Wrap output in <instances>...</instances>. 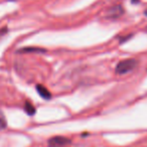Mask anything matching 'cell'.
I'll list each match as a JSON object with an SVG mask.
<instances>
[{
  "instance_id": "cell-1",
  "label": "cell",
  "mask_w": 147,
  "mask_h": 147,
  "mask_svg": "<svg viewBox=\"0 0 147 147\" xmlns=\"http://www.w3.org/2000/svg\"><path fill=\"white\" fill-rule=\"evenodd\" d=\"M137 61L134 59H123V61H119L116 65V73L118 75H125V74L130 73L131 71L136 67L137 65Z\"/></svg>"
},
{
  "instance_id": "cell-2",
  "label": "cell",
  "mask_w": 147,
  "mask_h": 147,
  "mask_svg": "<svg viewBox=\"0 0 147 147\" xmlns=\"http://www.w3.org/2000/svg\"><path fill=\"white\" fill-rule=\"evenodd\" d=\"M71 144V140L63 136H55L49 139V147H67Z\"/></svg>"
},
{
  "instance_id": "cell-3",
  "label": "cell",
  "mask_w": 147,
  "mask_h": 147,
  "mask_svg": "<svg viewBox=\"0 0 147 147\" xmlns=\"http://www.w3.org/2000/svg\"><path fill=\"white\" fill-rule=\"evenodd\" d=\"M36 90H37V92H38L39 96H40L41 98L45 99V100H49V99H51V92H49V91L47 90L45 87L41 86V85H37Z\"/></svg>"
},
{
  "instance_id": "cell-4",
  "label": "cell",
  "mask_w": 147,
  "mask_h": 147,
  "mask_svg": "<svg viewBox=\"0 0 147 147\" xmlns=\"http://www.w3.org/2000/svg\"><path fill=\"white\" fill-rule=\"evenodd\" d=\"M122 13H123V9L121 8V6H115L109 11V15H110V17H112V18L119 17Z\"/></svg>"
},
{
  "instance_id": "cell-5",
  "label": "cell",
  "mask_w": 147,
  "mask_h": 147,
  "mask_svg": "<svg viewBox=\"0 0 147 147\" xmlns=\"http://www.w3.org/2000/svg\"><path fill=\"white\" fill-rule=\"evenodd\" d=\"M24 110L26 111V113L30 116L34 115L35 113V108L33 107V105L29 102H25V105H24Z\"/></svg>"
},
{
  "instance_id": "cell-6",
  "label": "cell",
  "mask_w": 147,
  "mask_h": 147,
  "mask_svg": "<svg viewBox=\"0 0 147 147\" xmlns=\"http://www.w3.org/2000/svg\"><path fill=\"white\" fill-rule=\"evenodd\" d=\"M6 126H7L6 119H5V117H4V114L0 110V129H4Z\"/></svg>"
},
{
  "instance_id": "cell-7",
  "label": "cell",
  "mask_w": 147,
  "mask_h": 147,
  "mask_svg": "<svg viewBox=\"0 0 147 147\" xmlns=\"http://www.w3.org/2000/svg\"><path fill=\"white\" fill-rule=\"evenodd\" d=\"M5 31H6V29H1V30H0V35L3 34V33H5Z\"/></svg>"
},
{
  "instance_id": "cell-8",
  "label": "cell",
  "mask_w": 147,
  "mask_h": 147,
  "mask_svg": "<svg viewBox=\"0 0 147 147\" xmlns=\"http://www.w3.org/2000/svg\"><path fill=\"white\" fill-rule=\"evenodd\" d=\"M144 14H145V15H146V16H147V9H146V10L144 11Z\"/></svg>"
},
{
  "instance_id": "cell-9",
  "label": "cell",
  "mask_w": 147,
  "mask_h": 147,
  "mask_svg": "<svg viewBox=\"0 0 147 147\" xmlns=\"http://www.w3.org/2000/svg\"><path fill=\"white\" fill-rule=\"evenodd\" d=\"M132 1H133V2H135V1H136V0H132Z\"/></svg>"
},
{
  "instance_id": "cell-10",
  "label": "cell",
  "mask_w": 147,
  "mask_h": 147,
  "mask_svg": "<svg viewBox=\"0 0 147 147\" xmlns=\"http://www.w3.org/2000/svg\"><path fill=\"white\" fill-rule=\"evenodd\" d=\"M146 30H147V27H146Z\"/></svg>"
}]
</instances>
